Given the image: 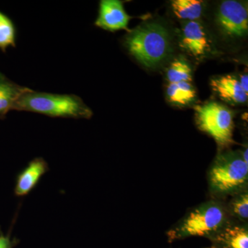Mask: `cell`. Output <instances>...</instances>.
I'll return each instance as SVG.
<instances>
[{"label":"cell","instance_id":"obj_6","mask_svg":"<svg viewBox=\"0 0 248 248\" xmlns=\"http://www.w3.org/2000/svg\"><path fill=\"white\" fill-rule=\"evenodd\" d=\"M216 20L222 32L228 37L239 38L247 35L248 10L241 1H222L217 11Z\"/></svg>","mask_w":248,"mask_h":248},{"label":"cell","instance_id":"obj_5","mask_svg":"<svg viewBox=\"0 0 248 248\" xmlns=\"http://www.w3.org/2000/svg\"><path fill=\"white\" fill-rule=\"evenodd\" d=\"M199 128L212 137L221 147L233 143V112L226 106L210 102L195 107Z\"/></svg>","mask_w":248,"mask_h":248},{"label":"cell","instance_id":"obj_17","mask_svg":"<svg viewBox=\"0 0 248 248\" xmlns=\"http://www.w3.org/2000/svg\"><path fill=\"white\" fill-rule=\"evenodd\" d=\"M167 78L169 83L182 81H192V69L188 63L181 59L174 60L167 71Z\"/></svg>","mask_w":248,"mask_h":248},{"label":"cell","instance_id":"obj_20","mask_svg":"<svg viewBox=\"0 0 248 248\" xmlns=\"http://www.w3.org/2000/svg\"><path fill=\"white\" fill-rule=\"evenodd\" d=\"M248 147H246V148L244 150V151L242 152V153H241V156H242L243 159H244V161L245 162H246V164H248Z\"/></svg>","mask_w":248,"mask_h":248},{"label":"cell","instance_id":"obj_16","mask_svg":"<svg viewBox=\"0 0 248 248\" xmlns=\"http://www.w3.org/2000/svg\"><path fill=\"white\" fill-rule=\"evenodd\" d=\"M230 216L246 223L248 218V192L243 191L232 196L229 205L227 207Z\"/></svg>","mask_w":248,"mask_h":248},{"label":"cell","instance_id":"obj_4","mask_svg":"<svg viewBox=\"0 0 248 248\" xmlns=\"http://www.w3.org/2000/svg\"><path fill=\"white\" fill-rule=\"evenodd\" d=\"M210 192L218 197L234 196L247 190L248 164L238 152L217 155L208 173Z\"/></svg>","mask_w":248,"mask_h":248},{"label":"cell","instance_id":"obj_13","mask_svg":"<svg viewBox=\"0 0 248 248\" xmlns=\"http://www.w3.org/2000/svg\"><path fill=\"white\" fill-rule=\"evenodd\" d=\"M166 94L172 104L186 106L193 102L196 97V91L192 83L188 81L169 83L166 89Z\"/></svg>","mask_w":248,"mask_h":248},{"label":"cell","instance_id":"obj_11","mask_svg":"<svg viewBox=\"0 0 248 248\" xmlns=\"http://www.w3.org/2000/svg\"><path fill=\"white\" fill-rule=\"evenodd\" d=\"M210 86L222 100L233 104L247 102L248 94L241 88L239 80L234 76H227L213 78Z\"/></svg>","mask_w":248,"mask_h":248},{"label":"cell","instance_id":"obj_10","mask_svg":"<svg viewBox=\"0 0 248 248\" xmlns=\"http://www.w3.org/2000/svg\"><path fill=\"white\" fill-rule=\"evenodd\" d=\"M209 240L208 248H248V226L231 221Z\"/></svg>","mask_w":248,"mask_h":248},{"label":"cell","instance_id":"obj_18","mask_svg":"<svg viewBox=\"0 0 248 248\" xmlns=\"http://www.w3.org/2000/svg\"><path fill=\"white\" fill-rule=\"evenodd\" d=\"M11 231L12 228L7 234H4L0 231V248H14L19 244V239L16 237H11Z\"/></svg>","mask_w":248,"mask_h":248},{"label":"cell","instance_id":"obj_7","mask_svg":"<svg viewBox=\"0 0 248 248\" xmlns=\"http://www.w3.org/2000/svg\"><path fill=\"white\" fill-rule=\"evenodd\" d=\"M181 47L191 56L203 58L211 50V42L203 24L187 21L183 25Z\"/></svg>","mask_w":248,"mask_h":248},{"label":"cell","instance_id":"obj_3","mask_svg":"<svg viewBox=\"0 0 248 248\" xmlns=\"http://www.w3.org/2000/svg\"><path fill=\"white\" fill-rule=\"evenodd\" d=\"M14 110L27 111L51 117L86 119L92 117V110L75 94H53L31 90L19 98Z\"/></svg>","mask_w":248,"mask_h":248},{"label":"cell","instance_id":"obj_14","mask_svg":"<svg viewBox=\"0 0 248 248\" xmlns=\"http://www.w3.org/2000/svg\"><path fill=\"white\" fill-rule=\"evenodd\" d=\"M171 5L179 19L197 21L203 14V1L200 0H174Z\"/></svg>","mask_w":248,"mask_h":248},{"label":"cell","instance_id":"obj_9","mask_svg":"<svg viewBox=\"0 0 248 248\" xmlns=\"http://www.w3.org/2000/svg\"><path fill=\"white\" fill-rule=\"evenodd\" d=\"M48 170V163L43 158L37 157L31 160L16 176L15 195L17 197H24L29 195Z\"/></svg>","mask_w":248,"mask_h":248},{"label":"cell","instance_id":"obj_1","mask_svg":"<svg viewBox=\"0 0 248 248\" xmlns=\"http://www.w3.org/2000/svg\"><path fill=\"white\" fill-rule=\"evenodd\" d=\"M169 32L161 24L148 23L130 31L124 44L129 53L148 68L163 63L171 52Z\"/></svg>","mask_w":248,"mask_h":248},{"label":"cell","instance_id":"obj_12","mask_svg":"<svg viewBox=\"0 0 248 248\" xmlns=\"http://www.w3.org/2000/svg\"><path fill=\"white\" fill-rule=\"evenodd\" d=\"M31 90L16 84L0 72V120H4L19 98Z\"/></svg>","mask_w":248,"mask_h":248},{"label":"cell","instance_id":"obj_15","mask_svg":"<svg viewBox=\"0 0 248 248\" xmlns=\"http://www.w3.org/2000/svg\"><path fill=\"white\" fill-rule=\"evenodd\" d=\"M16 38L14 22L0 11V50L5 53L9 47H16Z\"/></svg>","mask_w":248,"mask_h":248},{"label":"cell","instance_id":"obj_19","mask_svg":"<svg viewBox=\"0 0 248 248\" xmlns=\"http://www.w3.org/2000/svg\"><path fill=\"white\" fill-rule=\"evenodd\" d=\"M241 88L245 91V93H248V74H244L241 76V79L239 80Z\"/></svg>","mask_w":248,"mask_h":248},{"label":"cell","instance_id":"obj_8","mask_svg":"<svg viewBox=\"0 0 248 248\" xmlns=\"http://www.w3.org/2000/svg\"><path fill=\"white\" fill-rule=\"evenodd\" d=\"M131 17L125 11L124 2L119 0H102L94 25L104 30L116 32L128 30Z\"/></svg>","mask_w":248,"mask_h":248},{"label":"cell","instance_id":"obj_2","mask_svg":"<svg viewBox=\"0 0 248 248\" xmlns=\"http://www.w3.org/2000/svg\"><path fill=\"white\" fill-rule=\"evenodd\" d=\"M227 206L218 201L201 204L167 232L170 243L192 236L210 239L231 221Z\"/></svg>","mask_w":248,"mask_h":248}]
</instances>
